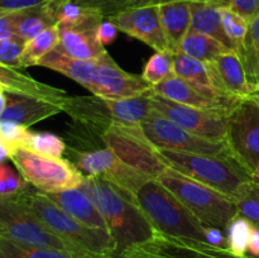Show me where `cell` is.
<instances>
[{
    "label": "cell",
    "instance_id": "681fc988",
    "mask_svg": "<svg viewBox=\"0 0 259 258\" xmlns=\"http://www.w3.org/2000/svg\"><path fill=\"white\" fill-rule=\"evenodd\" d=\"M0 142H3V141H2V137H0Z\"/></svg>",
    "mask_w": 259,
    "mask_h": 258
},
{
    "label": "cell",
    "instance_id": "6da1fadb",
    "mask_svg": "<svg viewBox=\"0 0 259 258\" xmlns=\"http://www.w3.org/2000/svg\"><path fill=\"white\" fill-rule=\"evenodd\" d=\"M63 111L77 126L76 138L85 144H96L100 136L113 125H141L152 111L151 90L126 99H105L101 96H68Z\"/></svg>",
    "mask_w": 259,
    "mask_h": 258
},
{
    "label": "cell",
    "instance_id": "3957f363",
    "mask_svg": "<svg viewBox=\"0 0 259 258\" xmlns=\"http://www.w3.org/2000/svg\"><path fill=\"white\" fill-rule=\"evenodd\" d=\"M15 195L51 232L75 245L81 252L101 257L118 258L116 243L108 230L96 229L82 224L48 199L45 192L30 189L29 185Z\"/></svg>",
    "mask_w": 259,
    "mask_h": 258
},
{
    "label": "cell",
    "instance_id": "d590c367",
    "mask_svg": "<svg viewBox=\"0 0 259 258\" xmlns=\"http://www.w3.org/2000/svg\"><path fill=\"white\" fill-rule=\"evenodd\" d=\"M220 13H222V23L225 34L229 38L233 50L239 52L244 45L249 29V22L228 7H220Z\"/></svg>",
    "mask_w": 259,
    "mask_h": 258
},
{
    "label": "cell",
    "instance_id": "ffe728a7",
    "mask_svg": "<svg viewBox=\"0 0 259 258\" xmlns=\"http://www.w3.org/2000/svg\"><path fill=\"white\" fill-rule=\"evenodd\" d=\"M46 195H47L48 199L57 204L61 209L65 210L68 215L75 218L82 224L91 228H96V229L108 230V225H106L103 215L100 214L95 204L91 201L90 197L80 187L57 192H47Z\"/></svg>",
    "mask_w": 259,
    "mask_h": 258
},
{
    "label": "cell",
    "instance_id": "ee69618b",
    "mask_svg": "<svg viewBox=\"0 0 259 258\" xmlns=\"http://www.w3.org/2000/svg\"><path fill=\"white\" fill-rule=\"evenodd\" d=\"M205 235H206V242L209 244L220 248L228 247L227 233L224 230L219 229V228L210 227V225H205Z\"/></svg>",
    "mask_w": 259,
    "mask_h": 258
},
{
    "label": "cell",
    "instance_id": "9a60e30c",
    "mask_svg": "<svg viewBox=\"0 0 259 258\" xmlns=\"http://www.w3.org/2000/svg\"><path fill=\"white\" fill-rule=\"evenodd\" d=\"M152 110L166 116L186 131L211 141H224L227 133V114L202 110L194 106L184 105L164 96L153 93L151 89Z\"/></svg>",
    "mask_w": 259,
    "mask_h": 258
},
{
    "label": "cell",
    "instance_id": "e575fe53",
    "mask_svg": "<svg viewBox=\"0 0 259 258\" xmlns=\"http://www.w3.org/2000/svg\"><path fill=\"white\" fill-rule=\"evenodd\" d=\"M24 147L35 153L48 157H57V158H61L67 148L65 141L61 137L47 132H39V133L29 132Z\"/></svg>",
    "mask_w": 259,
    "mask_h": 258
},
{
    "label": "cell",
    "instance_id": "7bdbcfd3",
    "mask_svg": "<svg viewBox=\"0 0 259 258\" xmlns=\"http://www.w3.org/2000/svg\"><path fill=\"white\" fill-rule=\"evenodd\" d=\"M50 0H0V12H17L42 5Z\"/></svg>",
    "mask_w": 259,
    "mask_h": 258
},
{
    "label": "cell",
    "instance_id": "60d3db41",
    "mask_svg": "<svg viewBox=\"0 0 259 258\" xmlns=\"http://www.w3.org/2000/svg\"><path fill=\"white\" fill-rule=\"evenodd\" d=\"M118 35V28L110 20H103L95 29V38L100 45L104 47L110 43H113L116 39Z\"/></svg>",
    "mask_w": 259,
    "mask_h": 258
},
{
    "label": "cell",
    "instance_id": "d6986e66",
    "mask_svg": "<svg viewBox=\"0 0 259 258\" xmlns=\"http://www.w3.org/2000/svg\"><path fill=\"white\" fill-rule=\"evenodd\" d=\"M205 63L209 66L218 91L224 96L243 99L255 94L248 81L244 65L237 51L229 50L211 62Z\"/></svg>",
    "mask_w": 259,
    "mask_h": 258
},
{
    "label": "cell",
    "instance_id": "7402d4cb",
    "mask_svg": "<svg viewBox=\"0 0 259 258\" xmlns=\"http://www.w3.org/2000/svg\"><path fill=\"white\" fill-rule=\"evenodd\" d=\"M174 73L210 98L238 99L228 98V96L220 94L215 86L214 78H212L207 63L196 60V58L186 55L180 50L175 51Z\"/></svg>",
    "mask_w": 259,
    "mask_h": 258
},
{
    "label": "cell",
    "instance_id": "5bb4252c",
    "mask_svg": "<svg viewBox=\"0 0 259 258\" xmlns=\"http://www.w3.org/2000/svg\"><path fill=\"white\" fill-rule=\"evenodd\" d=\"M118 258H254L234 255L227 248L215 247L207 242L177 238L154 233L147 242L129 247Z\"/></svg>",
    "mask_w": 259,
    "mask_h": 258
},
{
    "label": "cell",
    "instance_id": "7dc6e473",
    "mask_svg": "<svg viewBox=\"0 0 259 258\" xmlns=\"http://www.w3.org/2000/svg\"><path fill=\"white\" fill-rule=\"evenodd\" d=\"M10 151L3 142H0V163H4V161L9 159Z\"/></svg>",
    "mask_w": 259,
    "mask_h": 258
},
{
    "label": "cell",
    "instance_id": "4dcf8cb0",
    "mask_svg": "<svg viewBox=\"0 0 259 258\" xmlns=\"http://www.w3.org/2000/svg\"><path fill=\"white\" fill-rule=\"evenodd\" d=\"M248 81L254 93H259V15L249 22L244 45L239 51Z\"/></svg>",
    "mask_w": 259,
    "mask_h": 258
},
{
    "label": "cell",
    "instance_id": "277c9868",
    "mask_svg": "<svg viewBox=\"0 0 259 258\" xmlns=\"http://www.w3.org/2000/svg\"><path fill=\"white\" fill-rule=\"evenodd\" d=\"M132 201L146 215L154 229L166 235L206 242L202 224L172 192L156 179H148Z\"/></svg>",
    "mask_w": 259,
    "mask_h": 258
},
{
    "label": "cell",
    "instance_id": "8992f818",
    "mask_svg": "<svg viewBox=\"0 0 259 258\" xmlns=\"http://www.w3.org/2000/svg\"><path fill=\"white\" fill-rule=\"evenodd\" d=\"M156 180L172 192L202 224L225 232L229 223L239 215L234 200L171 167Z\"/></svg>",
    "mask_w": 259,
    "mask_h": 258
},
{
    "label": "cell",
    "instance_id": "f546056e",
    "mask_svg": "<svg viewBox=\"0 0 259 258\" xmlns=\"http://www.w3.org/2000/svg\"><path fill=\"white\" fill-rule=\"evenodd\" d=\"M179 50L202 62H211L219 55L229 51V48L209 35L190 30Z\"/></svg>",
    "mask_w": 259,
    "mask_h": 258
},
{
    "label": "cell",
    "instance_id": "74e56055",
    "mask_svg": "<svg viewBox=\"0 0 259 258\" xmlns=\"http://www.w3.org/2000/svg\"><path fill=\"white\" fill-rule=\"evenodd\" d=\"M29 132L28 128L20 126L18 124L0 121V137H2L3 143L8 147L10 152L18 147H24Z\"/></svg>",
    "mask_w": 259,
    "mask_h": 258
},
{
    "label": "cell",
    "instance_id": "ba28073f",
    "mask_svg": "<svg viewBox=\"0 0 259 258\" xmlns=\"http://www.w3.org/2000/svg\"><path fill=\"white\" fill-rule=\"evenodd\" d=\"M227 156L259 182V93L243 98L228 116Z\"/></svg>",
    "mask_w": 259,
    "mask_h": 258
},
{
    "label": "cell",
    "instance_id": "cb8c5ba5",
    "mask_svg": "<svg viewBox=\"0 0 259 258\" xmlns=\"http://www.w3.org/2000/svg\"><path fill=\"white\" fill-rule=\"evenodd\" d=\"M60 43L57 48L77 60H96L108 53L106 48L96 40L95 30L60 27Z\"/></svg>",
    "mask_w": 259,
    "mask_h": 258
},
{
    "label": "cell",
    "instance_id": "1f68e13d",
    "mask_svg": "<svg viewBox=\"0 0 259 258\" xmlns=\"http://www.w3.org/2000/svg\"><path fill=\"white\" fill-rule=\"evenodd\" d=\"M175 50L156 51L147 61L142 72V77L156 86L174 75Z\"/></svg>",
    "mask_w": 259,
    "mask_h": 258
},
{
    "label": "cell",
    "instance_id": "7c38bea8",
    "mask_svg": "<svg viewBox=\"0 0 259 258\" xmlns=\"http://www.w3.org/2000/svg\"><path fill=\"white\" fill-rule=\"evenodd\" d=\"M67 159L75 164L83 176H98L105 180L131 200L137 190L151 179L120 161L106 147L89 148L85 151L70 148Z\"/></svg>",
    "mask_w": 259,
    "mask_h": 258
},
{
    "label": "cell",
    "instance_id": "f35d334b",
    "mask_svg": "<svg viewBox=\"0 0 259 258\" xmlns=\"http://www.w3.org/2000/svg\"><path fill=\"white\" fill-rule=\"evenodd\" d=\"M24 43L13 39H0V63L19 68V57Z\"/></svg>",
    "mask_w": 259,
    "mask_h": 258
},
{
    "label": "cell",
    "instance_id": "ac0fdd59",
    "mask_svg": "<svg viewBox=\"0 0 259 258\" xmlns=\"http://www.w3.org/2000/svg\"><path fill=\"white\" fill-rule=\"evenodd\" d=\"M152 91L179 104L194 106V108L202 109V110L227 114V115H229L242 100V99L210 98L175 73L158 85L152 86Z\"/></svg>",
    "mask_w": 259,
    "mask_h": 258
},
{
    "label": "cell",
    "instance_id": "9c48e42d",
    "mask_svg": "<svg viewBox=\"0 0 259 258\" xmlns=\"http://www.w3.org/2000/svg\"><path fill=\"white\" fill-rule=\"evenodd\" d=\"M0 238L30 247L83 253L51 232L17 195L0 196Z\"/></svg>",
    "mask_w": 259,
    "mask_h": 258
},
{
    "label": "cell",
    "instance_id": "52a82bcc",
    "mask_svg": "<svg viewBox=\"0 0 259 258\" xmlns=\"http://www.w3.org/2000/svg\"><path fill=\"white\" fill-rule=\"evenodd\" d=\"M158 152L163 161L175 171L212 187L233 200L243 185L252 180L228 156H210L168 149H158Z\"/></svg>",
    "mask_w": 259,
    "mask_h": 258
},
{
    "label": "cell",
    "instance_id": "f1b7e54d",
    "mask_svg": "<svg viewBox=\"0 0 259 258\" xmlns=\"http://www.w3.org/2000/svg\"><path fill=\"white\" fill-rule=\"evenodd\" d=\"M58 43H60V28L56 24L25 43L19 57V68L37 66L48 52L57 47Z\"/></svg>",
    "mask_w": 259,
    "mask_h": 258
},
{
    "label": "cell",
    "instance_id": "83f0119b",
    "mask_svg": "<svg viewBox=\"0 0 259 258\" xmlns=\"http://www.w3.org/2000/svg\"><path fill=\"white\" fill-rule=\"evenodd\" d=\"M0 258H114L85 253L67 252L53 248L30 247L0 238Z\"/></svg>",
    "mask_w": 259,
    "mask_h": 258
},
{
    "label": "cell",
    "instance_id": "ab89813d",
    "mask_svg": "<svg viewBox=\"0 0 259 258\" xmlns=\"http://www.w3.org/2000/svg\"><path fill=\"white\" fill-rule=\"evenodd\" d=\"M227 7L250 22L259 15V0H225Z\"/></svg>",
    "mask_w": 259,
    "mask_h": 258
},
{
    "label": "cell",
    "instance_id": "b9f144b4",
    "mask_svg": "<svg viewBox=\"0 0 259 258\" xmlns=\"http://www.w3.org/2000/svg\"><path fill=\"white\" fill-rule=\"evenodd\" d=\"M0 39L18 40L15 35V12H0Z\"/></svg>",
    "mask_w": 259,
    "mask_h": 258
},
{
    "label": "cell",
    "instance_id": "4fadbf2b",
    "mask_svg": "<svg viewBox=\"0 0 259 258\" xmlns=\"http://www.w3.org/2000/svg\"><path fill=\"white\" fill-rule=\"evenodd\" d=\"M141 126L147 139L156 149H168L210 156H227L224 141H211L196 136L154 110H152L142 121Z\"/></svg>",
    "mask_w": 259,
    "mask_h": 258
},
{
    "label": "cell",
    "instance_id": "4316f807",
    "mask_svg": "<svg viewBox=\"0 0 259 258\" xmlns=\"http://www.w3.org/2000/svg\"><path fill=\"white\" fill-rule=\"evenodd\" d=\"M53 25H56V22L46 3L15 12V35L24 45Z\"/></svg>",
    "mask_w": 259,
    "mask_h": 258
},
{
    "label": "cell",
    "instance_id": "484cf974",
    "mask_svg": "<svg viewBox=\"0 0 259 258\" xmlns=\"http://www.w3.org/2000/svg\"><path fill=\"white\" fill-rule=\"evenodd\" d=\"M190 7H191V29L190 30L209 35L227 46L229 50H233L232 43L223 28L219 5L205 2H192L190 3Z\"/></svg>",
    "mask_w": 259,
    "mask_h": 258
},
{
    "label": "cell",
    "instance_id": "2e32d148",
    "mask_svg": "<svg viewBox=\"0 0 259 258\" xmlns=\"http://www.w3.org/2000/svg\"><path fill=\"white\" fill-rule=\"evenodd\" d=\"M116 25L118 30L146 43L156 51L172 50L164 34L156 5L133 7L108 18Z\"/></svg>",
    "mask_w": 259,
    "mask_h": 258
},
{
    "label": "cell",
    "instance_id": "e0dca14e",
    "mask_svg": "<svg viewBox=\"0 0 259 258\" xmlns=\"http://www.w3.org/2000/svg\"><path fill=\"white\" fill-rule=\"evenodd\" d=\"M65 99H43L5 93V108L0 114V121L29 128L33 124L62 113Z\"/></svg>",
    "mask_w": 259,
    "mask_h": 258
},
{
    "label": "cell",
    "instance_id": "5b68a950",
    "mask_svg": "<svg viewBox=\"0 0 259 258\" xmlns=\"http://www.w3.org/2000/svg\"><path fill=\"white\" fill-rule=\"evenodd\" d=\"M67 77L88 89L93 95L105 99H126L143 95L152 89L142 75L124 71L109 52L96 60H72Z\"/></svg>",
    "mask_w": 259,
    "mask_h": 258
},
{
    "label": "cell",
    "instance_id": "d6a6232c",
    "mask_svg": "<svg viewBox=\"0 0 259 258\" xmlns=\"http://www.w3.org/2000/svg\"><path fill=\"white\" fill-rule=\"evenodd\" d=\"M254 225L245 219L242 215H237L228 225L227 230V249L234 255L248 254V245H249L250 235H252Z\"/></svg>",
    "mask_w": 259,
    "mask_h": 258
},
{
    "label": "cell",
    "instance_id": "8fae6325",
    "mask_svg": "<svg viewBox=\"0 0 259 258\" xmlns=\"http://www.w3.org/2000/svg\"><path fill=\"white\" fill-rule=\"evenodd\" d=\"M100 143L110 149L120 161L151 179L169 168L158 149L147 139L141 125H113L100 136Z\"/></svg>",
    "mask_w": 259,
    "mask_h": 258
},
{
    "label": "cell",
    "instance_id": "c3c4849f",
    "mask_svg": "<svg viewBox=\"0 0 259 258\" xmlns=\"http://www.w3.org/2000/svg\"><path fill=\"white\" fill-rule=\"evenodd\" d=\"M5 108V93L2 88H0V114L3 113Z\"/></svg>",
    "mask_w": 259,
    "mask_h": 258
},
{
    "label": "cell",
    "instance_id": "836d02e7",
    "mask_svg": "<svg viewBox=\"0 0 259 258\" xmlns=\"http://www.w3.org/2000/svg\"><path fill=\"white\" fill-rule=\"evenodd\" d=\"M234 202L237 204L238 214L259 228V182L250 180L243 185L234 197Z\"/></svg>",
    "mask_w": 259,
    "mask_h": 258
},
{
    "label": "cell",
    "instance_id": "bcb514c9",
    "mask_svg": "<svg viewBox=\"0 0 259 258\" xmlns=\"http://www.w3.org/2000/svg\"><path fill=\"white\" fill-rule=\"evenodd\" d=\"M248 255L259 258V228L254 227L250 235L249 245H248Z\"/></svg>",
    "mask_w": 259,
    "mask_h": 258
},
{
    "label": "cell",
    "instance_id": "8d00e7d4",
    "mask_svg": "<svg viewBox=\"0 0 259 258\" xmlns=\"http://www.w3.org/2000/svg\"><path fill=\"white\" fill-rule=\"evenodd\" d=\"M73 2L82 7L98 10L105 18L133 7V0H73Z\"/></svg>",
    "mask_w": 259,
    "mask_h": 258
},
{
    "label": "cell",
    "instance_id": "44dd1931",
    "mask_svg": "<svg viewBox=\"0 0 259 258\" xmlns=\"http://www.w3.org/2000/svg\"><path fill=\"white\" fill-rule=\"evenodd\" d=\"M0 88L5 93L29 95L43 99H65L67 93L62 89L53 88L34 80L19 68L0 63Z\"/></svg>",
    "mask_w": 259,
    "mask_h": 258
},
{
    "label": "cell",
    "instance_id": "603a6c76",
    "mask_svg": "<svg viewBox=\"0 0 259 258\" xmlns=\"http://www.w3.org/2000/svg\"><path fill=\"white\" fill-rule=\"evenodd\" d=\"M46 5L60 27L95 30L105 18L98 10L82 7L73 0H50Z\"/></svg>",
    "mask_w": 259,
    "mask_h": 258
},
{
    "label": "cell",
    "instance_id": "d4e9b609",
    "mask_svg": "<svg viewBox=\"0 0 259 258\" xmlns=\"http://www.w3.org/2000/svg\"><path fill=\"white\" fill-rule=\"evenodd\" d=\"M159 17L164 34L172 50L180 45L191 29V7L189 2H176L158 5Z\"/></svg>",
    "mask_w": 259,
    "mask_h": 258
},
{
    "label": "cell",
    "instance_id": "f6af8a7d",
    "mask_svg": "<svg viewBox=\"0 0 259 258\" xmlns=\"http://www.w3.org/2000/svg\"><path fill=\"white\" fill-rule=\"evenodd\" d=\"M176 2H205V3H212L219 7H227L225 0H133V7H147V5H163L168 4V3H176ZM132 7V8H133Z\"/></svg>",
    "mask_w": 259,
    "mask_h": 258
},
{
    "label": "cell",
    "instance_id": "30bf717a",
    "mask_svg": "<svg viewBox=\"0 0 259 258\" xmlns=\"http://www.w3.org/2000/svg\"><path fill=\"white\" fill-rule=\"evenodd\" d=\"M9 159L28 184L46 194L77 189L85 180L67 158L43 156L25 147L13 149Z\"/></svg>",
    "mask_w": 259,
    "mask_h": 258
},
{
    "label": "cell",
    "instance_id": "7a4b0ae2",
    "mask_svg": "<svg viewBox=\"0 0 259 258\" xmlns=\"http://www.w3.org/2000/svg\"><path fill=\"white\" fill-rule=\"evenodd\" d=\"M80 189L95 204L116 243V257L129 247L147 242L156 233L138 206L105 180L85 176Z\"/></svg>",
    "mask_w": 259,
    "mask_h": 258
}]
</instances>
